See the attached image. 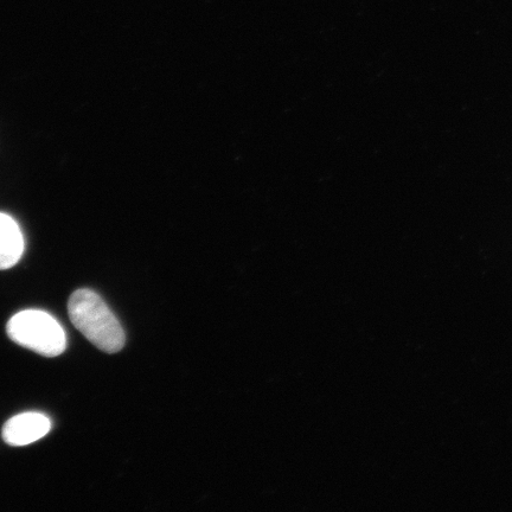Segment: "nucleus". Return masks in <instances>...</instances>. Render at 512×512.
Instances as JSON below:
<instances>
[{
  "label": "nucleus",
  "mask_w": 512,
  "mask_h": 512,
  "mask_svg": "<svg viewBox=\"0 0 512 512\" xmlns=\"http://www.w3.org/2000/svg\"><path fill=\"white\" fill-rule=\"evenodd\" d=\"M68 311L75 328L96 348L107 354L124 348V330L99 294L85 288L74 292Z\"/></svg>",
  "instance_id": "f257e3e1"
},
{
  "label": "nucleus",
  "mask_w": 512,
  "mask_h": 512,
  "mask_svg": "<svg viewBox=\"0 0 512 512\" xmlns=\"http://www.w3.org/2000/svg\"><path fill=\"white\" fill-rule=\"evenodd\" d=\"M24 239L17 222L0 213V271L9 270L22 258Z\"/></svg>",
  "instance_id": "20e7f679"
},
{
  "label": "nucleus",
  "mask_w": 512,
  "mask_h": 512,
  "mask_svg": "<svg viewBox=\"0 0 512 512\" xmlns=\"http://www.w3.org/2000/svg\"><path fill=\"white\" fill-rule=\"evenodd\" d=\"M9 337L25 349L46 357H57L67 348V337L49 313L27 310L17 313L6 326Z\"/></svg>",
  "instance_id": "f03ea898"
},
{
  "label": "nucleus",
  "mask_w": 512,
  "mask_h": 512,
  "mask_svg": "<svg viewBox=\"0 0 512 512\" xmlns=\"http://www.w3.org/2000/svg\"><path fill=\"white\" fill-rule=\"evenodd\" d=\"M51 430L48 416L41 413H23L6 422L3 439L10 446H27L46 437Z\"/></svg>",
  "instance_id": "7ed1b4c3"
}]
</instances>
